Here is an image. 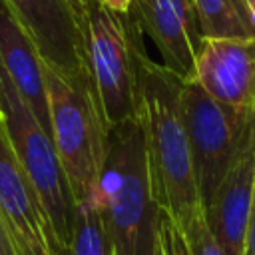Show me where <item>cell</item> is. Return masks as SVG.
Listing matches in <instances>:
<instances>
[{
  "label": "cell",
  "instance_id": "1",
  "mask_svg": "<svg viewBox=\"0 0 255 255\" xmlns=\"http://www.w3.org/2000/svg\"><path fill=\"white\" fill-rule=\"evenodd\" d=\"M183 80L153 62H139V126L157 217L177 225L203 213L181 114Z\"/></svg>",
  "mask_w": 255,
  "mask_h": 255
},
{
  "label": "cell",
  "instance_id": "2",
  "mask_svg": "<svg viewBox=\"0 0 255 255\" xmlns=\"http://www.w3.org/2000/svg\"><path fill=\"white\" fill-rule=\"evenodd\" d=\"M94 201L114 255H153L157 207L139 120L108 131V153Z\"/></svg>",
  "mask_w": 255,
  "mask_h": 255
},
{
  "label": "cell",
  "instance_id": "3",
  "mask_svg": "<svg viewBox=\"0 0 255 255\" xmlns=\"http://www.w3.org/2000/svg\"><path fill=\"white\" fill-rule=\"evenodd\" d=\"M80 30L86 74L108 131L137 122L141 30L128 12H112L98 0L80 10Z\"/></svg>",
  "mask_w": 255,
  "mask_h": 255
},
{
  "label": "cell",
  "instance_id": "4",
  "mask_svg": "<svg viewBox=\"0 0 255 255\" xmlns=\"http://www.w3.org/2000/svg\"><path fill=\"white\" fill-rule=\"evenodd\" d=\"M50 133L76 203L92 201L108 153V128L88 78H68L44 64Z\"/></svg>",
  "mask_w": 255,
  "mask_h": 255
},
{
  "label": "cell",
  "instance_id": "5",
  "mask_svg": "<svg viewBox=\"0 0 255 255\" xmlns=\"http://www.w3.org/2000/svg\"><path fill=\"white\" fill-rule=\"evenodd\" d=\"M0 122L20 165L30 177L52 229L68 255L78 203L60 163L50 131L36 120L0 64Z\"/></svg>",
  "mask_w": 255,
  "mask_h": 255
},
{
  "label": "cell",
  "instance_id": "6",
  "mask_svg": "<svg viewBox=\"0 0 255 255\" xmlns=\"http://www.w3.org/2000/svg\"><path fill=\"white\" fill-rule=\"evenodd\" d=\"M181 114L201 205L255 137V108H233L213 100L197 82L183 80Z\"/></svg>",
  "mask_w": 255,
  "mask_h": 255
},
{
  "label": "cell",
  "instance_id": "7",
  "mask_svg": "<svg viewBox=\"0 0 255 255\" xmlns=\"http://www.w3.org/2000/svg\"><path fill=\"white\" fill-rule=\"evenodd\" d=\"M0 219L16 255H66L0 122Z\"/></svg>",
  "mask_w": 255,
  "mask_h": 255
},
{
  "label": "cell",
  "instance_id": "8",
  "mask_svg": "<svg viewBox=\"0 0 255 255\" xmlns=\"http://www.w3.org/2000/svg\"><path fill=\"white\" fill-rule=\"evenodd\" d=\"M36 44L42 60L68 78H88L80 10L72 0H6Z\"/></svg>",
  "mask_w": 255,
  "mask_h": 255
},
{
  "label": "cell",
  "instance_id": "9",
  "mask_svg": "<svg viewBox=\"0 0 255 255\" xmlns=\"http://www.w3.org/2000/svg\"><path fill=\"white\" fill-rule=\"evenodd\" d=\"M128 14L155 44L161 64L181 80H193L203 40L193 0H131Z\"/></svg>",
  "mask_w": 255,
  "mask_h": 255
},
{
  "label": "cell",
  "instance_id": "10",
  "mask_svg": "<svg viewBox=\"0 0 255 255\" xmlns=\"http://www.w3.org/2000/svg\"><path fill=\"white\" fill-rule=\"evenodd\" d=\"M193 82L213 100L233 108H255V38H203Z\"/></svg>",
  "mask_w": 255,
  "mask_h": 255
},
{
  "label": "cell",
  "instance_id": "11",
  "mask_svg": "<svg viewBox=\"0 0 255 255\" xmlns=\"http://www.w3.org/2000/svg\"><path fill=\"white\" fill-rule=\"evenodd\" d=\"M255 197V137L227 171L211 201L205 205V221L225 255H243V237Z\"/></svg>",
  "mask_w": 255,
  "mask_h": 255
},
{
  "label": "cell",
  "instance_id": "12",
  "mask_svg": "<svg viewBox=\"0 0 255 255\" xmlns=\"http://www.w3.org/2000/svg\"><path fill=\"white\" fill-rule=\"evenodd\" d=\"M0 64L36 120L50 131L44 60L6 0H0Z\"/></svg>",
  "mask_w": 255,
  "mask_h": 255
},
{
  "label": "cell",
  "instance_id": "13",
  "mask_svg": "<svg viewBox=\"0 0 255 255\" xmlns=\"http://www.w3.org/2000/svg\"><path fill=\"white\" fill-rule=\"evenodd\" d=\"M153 255H225V251L211 233L205 213H199L181 225L157 217Z\"/></svg>",
  "mask_w": 255,
  "mask_h": 255
},
{
  "label": "cell",
  "instance_id": "14",
  "mask_svg": "<svg viewBox=\"0 0 255 255\" xmlns=\"http://www.w3.org/2000/svg\"><path fill=\"white\" fill-rule=\"evenodd\" d=\"M203 38H255L247 0H193Z\"/></svg>",
  "mask_w": 255,
  "mask_h": 255
},
{
  "label": "cell",
  "instance_id": "15",
  "mask_svg": "<svg viewBox=\"0 0 255 255\" xmlns=\"http://www.w3.org/2000/svg\"><path fill=\"white\" fill-rule=\"evenodd\" d=\"M68 255H114L112 241L94 199L78 203Z\"/></svg>",
  "mask_w": 255,
  "mask_h": 255
},
{
  "label": "cell",
  "instance_id": "16",
  "mask_svg": "<svg viewBox=\"0 0 255 255\" xmlns=\"http://www.w3.org/2000/svg\"><path fill=\"white\" fill-rule=\"evenodd\" d=\"M243 255H255V197L251 205V213L247 219V229L243 237Z\"/></svg>",
  "mask_w": 255,
  "mask_h": 255
},
{
  "label": "cell",
  "instance_id": "17",
  "mask_svg": "<svg viewBox=\"0 0 255 255\" xmlns=\"http://www.w3.org/2000/svg\"><path fill=\"white\" fill-rule=\"evenodd\" d=\"M0 255H16V249H14V243L0 219Z\"/></svg>",
  "mask_w": 255,
  "mask_h": 255
},
{
  "label": "cell",
  "instance_id": "18",
  "mask_svg": "<svg viewBox=\"0 0 255 255\" xmlns=\"http://www.w3.org/2000/svg\"><path fill=\"white\" fill-rule=\"evenodd\" d=\"M98 2L104 4L106 8H110L112 12H120V14H126L131 4V0H98Z\"/></svg>",
  "mask_w": 255,
  "mask_h": 255
},
{
  "label": "cell",
  "instance_id": "19",
  "mask_svg": "<svg viewBox=\"0 0 255 255\" xmlns=\"http://www.w3.org/2000/svg\"><path fill=\"white\" fill-rule=\"evenodd\" d=\"M249 14H251V22H253V26H255V0L249 2Z\"/></svg>",
  "mask_w": 255,
  "mask_h": 255
},
{
  "label": "cell",
  "instance_id": "20",
  "mask_svg": "<svg viewBox=\"0 0 255 255\" xmlns=\"http://www.w3.org/2000/svg\"><path fill=\"white\" fill-rule=\"evenodd\" d=\"M72 2H74V4H76V8H78V10H82V8H84V6H86V4H90V2H92V0H72Z\"/></svg>",
  "mask_w": 255,
  "mask_h": 255
},
{
  "label": "cell",
  "instance_id": "21",
  "mask_svg": "<svg viewBox=\"0 0 255 255\" xmlns=\"http://www.w3.org/2000/svg\"><path fill=\"white\" fill-rule=\"evenodd\" d=\"M249 2H251V0H247V4H249Z\"/></svg>",
  "mask_w": 255,
  "mask_h": 255
}]
</instances>
